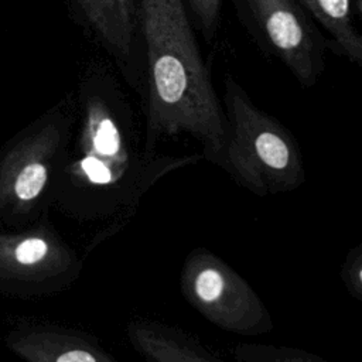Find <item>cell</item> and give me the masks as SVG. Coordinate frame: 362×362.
Here are the masks:
<instances>
[{
	"label": "cell",
	"instance_id": "cell-1",
	"mask_svg": "<svg viewBox=\"0 0 362 362\" xmlns=\"http://www.w3.org/2000/svg\"><path fill=\"white\" fill-rule=\"evenodd\" d=\"M150 141L189 134L219 165L228 119L202 61L182 0H139Z\"/></svg>",
	"mask_w": 362,
	"mask_h": 362
},
{
	"label": "cell",
	"instance_id": "cell-2",
	"mask_svg": "<svg viewBox=\"0 0 362 362\" xmlns=\"http://www.w3.org/2000/svg\"><path fill=\"white\" fill-rule=\"evenodd\" d=\"M228 140L219 164L257 197L293 191L305 181L301 151L291 133L260 110L230 78L225 81Z\"/></svg>",
	"mask_w": 362,
	"mask_h": 362
},
{
	"label": "cell",
	"instance_id": "cell-3",
	"mask_svg": "<svg viewBox=\"0 0 362 362\" xmlns=\"http://www.w3.org/2000/svg\"><path fill=\"white\" fill-rule=\"evenodd\" d=\"M180 286L185 301L223 331L255 337L273 329L272 315L255 288L205 247H195L185 256Z\"/></svg>",
	"mask_w": 362,
	"mask_h": 362
},
{
	"label": "cell",
	"instance_id": "cell-4",
	"mask_svg": "<svg viewBox=\"0 0 362 362\" xmlns=\"http://www.w3.org/2000/svg\"><path fill=\"white\" fill-rule=\"evenodd\" d=\"M72 20L115 62L130 85L140 75L139 0H64Z\"/></svg>",
	"mask_w": 362,
	"mask_h": 362
},
{
	"label": "cell",
	"instance_id": "cell-5",
	"mask_svg": "<svg viewBox=\"0 0 362 362\" xmlns=\"http://www.w3.org/2000/svg\"><path fill=\"white\" fill-rule=\"evenodd\" d=\"M269 42L304 85L320 71V48L305 16L294 0H247Z\"/></svg>",
	"mask_w": 362,
	"mask_h": 362
},
{
	"label": "cell",
	"instance_id": "cell-6",
	"mask_svg": "<svg viewBox=\"0 0 362 362\" xmlns=\"http://www.w3.org/2000/svg\"><path fill=\"white\" fill-rule=\"evenodd\" d=\"M327 28L339 47L362 66V35L351 21L349 0H300Z\"/></svg>",
	"mask_w": 362,
	"mask_h": 362
},
{
	"label": "cell",
	"instance_id": "cell-7",
	"mask_svg": "<svg viewBox=\"0 0 362 362\" xmlns=\"http://www.w3.org/2000/svg\"><path fill=\"white\" fill-rule=\"evenodd\" d=\"M47 181V168L40 161H31L23 167L16 180V194L20 199L35 198Z\"/></svg>",
	"mask_w": 362,
	"mask_h": 362
},
{
	"label": "cell",
	"instance_id": "cell-8",
	"mask_svg": "<svg viewBox=\"0 0 362 362\" xmlns=\"http://www.w3.org/2000/svg\"><path fill=\"white\" fill-rule=\"evenodd\" d=\"M341 280L345 290L362 303V240L346 253L341 266Z\"/></svg>",
	"mask_w": 362,
	"mask_h": 362
},
{
	"label": "cell",
	"instance_id": "cell-9",
	"mask_svg": "<svg viewBox=\"0 0 362 362\" xmlns=\"http://www.w3.org/2000/svg\"><path fill=\"white\" fill-rule=\"evenodd\" d=\"M189 6L206 33H212L216 27L218 17L223 0H188Z\"/></svg>",
	"mask_w": 362,
	"mask_h": 362
},
{
	"label": "cell",
	"instance_id": "cell-10",
	"mask_svg": "<svg viewBox=\"0 0 362 362\" xmlns=\"http://www.w3.org/2000/svg\"><path fill=\"white\" fill-rule=\"evenodd\" d=\"M48 252V246L42 239H27L16 249V259L23 264H33L41 260Z\"/></svg>",
	"mask_w": 362,
	"mask_h": 362
},
{
	"label": "cell",
	"instance_id": "cell-11",
	"mask_svg": "<svg viewBox=\"0 0 362 362\" xmlns=\"http://www.w3.org/2000/svg\"><path fill=\"white\" fill-rule=\"evenodd\" d=\"M81 167L92 182L96 184H109L112 181L110 168L98 157L89 154L81 161Z\"/></svg>",
	"mask_w": 362,
	"mask_h": 362
},
{
	"label": "cell",
	"instance_id": "cell-12",
	"mask_svg": "<svg viewBox=\"0 0 362 362\" xmlns=\"http://www.w3.org/2000/svg\"><path fill=\"white\" fill-rule=\"evenodd\" d=\"M57 362H96V359L93 358V355H90L86 351L75 349V351H69V352L62 354L57 359Z\"/></svg>",
	"mask_w": 362,
	"mask_h": 362
}]
</instances>
